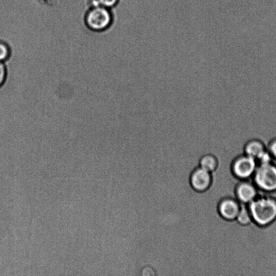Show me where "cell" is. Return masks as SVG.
<instances>
[{
  "mask_svg": "<svg viewBox=\"0 0 276 276\" xmlns=\"http://www.w3.org/2000/svg\"><path fill=\"white\" fill-rule=\"evenodd\" d=\"M248 207L253 222L259 226H267L276 220V199L273 197H257Z\"/></svg>",
  "mask_w": 276,
  "mask_h": 276,
  "instance_id": "6da1fadb",
  "label": "cell"
},
{
  "mask_svg": "<svg viewBox=\"0 0 276 276\" xmlns=\"http://www.w3.org/2000/svg\"><path fill=\"white\" fill-rule=\"evenodd\" d=\"M252 176L258 189L267 193L276 192V164L273 161L258 163Z\"/></svg>",
  "mask_w": 276,
  "mask_h": 276,
  "instance_id": "7a4b0ae2",
  "label": "cell"
},
{
  "mask_svg": "<svg viewBox=\"0 0 276 276\" xmlns=\"http://www.w3.org/2000/svg\"><path fill=\"white\" fill-rule=\"evenodd\" d=\"M257 165V161L255 159L243 153L235 156L229 168L235 177L243 180L253 176Z\"/></svg>",
  "mask_w": 276,
  "mask_h": 276,
  "instance_id": "3957f363",
  "label": "cell"
},
{
  "mask_svg": "<svg viewBox=\"0 0 276 276\" xmlns=\"http://www.w3.org/2000/svg\"><path fill=\"white\" fill-rule=\"evenodd\" d=\"M86 21L89 28L96 31H101L109 26L111 17L109 11L104 7H98L88 13Z\"/></svg>",
  "mask_w": 276,
  "mask_h": 276,
  "instance_id": "277c9868",
  "label": "cell"
},
{
  "mask_svg": "<svg viewBox=\"0 0 276 276\" xmlns=\"http://www.w3.org/2000/svg\"><path fill=\"white\" fill-rule=\"evenodd\" d=\"M241 204L236 199L227 197L221 199L218 205V212L220 217L231 222L235 220L239 212Z\"/></svg>",
  "mask_w": 276,
  "mask_h": 276,
  "instance_id": "5b68a950",
  "label": "cell"
},
{
  "mask_svg": "<svg viewBox=\"0 0 276 276\" xmlns=\"http://www.w3.org/2000/svg\"><path fill=\"white\" fill-rule=\"evenodd\" d=\"M212 182V173L200 167L192 171L190 176V183L195 191L198 192H205L210 188Z\"/></svg>",
  "mask_w": 276,
  "mask_h": 276,
  "instance_id": "8992f818",
  "label": "cell"
},
{
  "mask_svg": "<svg viewBox=\"0 0 276 276\" xmlns=\"http://www.w3.org/2000/svg\"><path fill=\"white\" fill-rule=\"evenodd\" d=\"M254 183L242 180L238 183L235 190L236 199L241 204L248 205L258 195V190Z\"/></svg>",
  "mask_w": 276,
  "mask_h": 276,
  "instance_id": "52a82bcc",
  "label": "cell"
},
{
  "mask_svg": "<svg viewBox=\"0 0 276 276\" xmlns=\"http://www.w3.org/2000/svg\"><path fill=\"white\" fill-rule=\"evenodd\" d=\"M267 152V145L258 138H251L246 141L243 146V153L258 161Z\"/></svg>",
  "mask_w": 276,
  "mask_h": 276,
  "instance_id": "ba28073f",
  "label": "cell"
},
{
  "mask_svg": "<svg viewBox=\"0 0 276 276\" xmlns=\"http://www.w3.org/2000/svg\"><path fill=\"white\" fill-rule=\"evenodd\" d=\"M199 167L209 172L213 173L220 165V159L217 155L212 152H207L201 155L199 161Z\"/></svg>",
  "mask_w": 276,
  "mask_h": 276,
  "instance_id": "9c48e42d",
  "label": "cell"
},
{
  "mask_svg": "<svg viewBox=\"0 0 276 276\" xmlns=\"http://www.w3.org/2000/svg\"><path fill=\"white\" fill-rule=\"evenodd\" d=\"M236 222L243 226H247L253 222L250 212L248 205L241 204V208L236 218Z\"/></svg>",
  "mask_w": 276,
  "mask_h": 276,
  "instance_id": "30bf717a",
  "label": "cell"
},
{
  "mask_svg": "<svg viewBox=\"0 0 276 276\" xmlns=\"http://www.w3.org/2000/svg\"><path fill=\"white\" fill-rule=\"evenodd\" d=\"M11 56V50L8 45L5 42L0 41V62H6Z\"/></svg>",
  "mask_w": 276,
  "mask_h": 276,
  "instance_id": "8fae6325",
  "label": "cell"
},
{
  "mask_svg": "<svg viewBox=\"0 0 276 276\" xmlns=\"http://www.w3.org/2000/svg\"><path fill=\"white\" fill-rule=\"evenodd\" d=\"M8 75L7 64L4 62H0V87L4 85Z\"/></svg>",
  "mask_w": 276,
  "mask_h": 276,
  "instance_id": "7c38bea8",
  "label": "cell"
},
{
  "mask_svg": "<svg viewBox=\"0 0 276 276\" xmlns=\"http://www.w3.org/2000/svg\"><path fill=\"white\" fill-rule=\"evenodd\" d=\"M266 145L268 153L273 160L276 161V137L272 138Z\"/></svg>",
  "mask_w": 276,
  "mask_h": 276,
  "instance_id": "4fadbf2b",
  "label": "cell"
},
{
  "mask_svg": "<svg viewBox=\"0 0 276 276\" xmlns=\"http://www.w3.org/2000/svg\"><path fill=\"white\" fill-rule=\"evenodd\" d=\"M156 276L155 271L150 266H145L141 271L140 276Z\"/></svg>",
  "mask_w": 276,
  "mask_h": 276,
  "instance_id": "5bb4252c",
  "label": "cell"
},
{
  "mask_svg": "<svg viewBox=\"0 0 276 276\" xmlns=\"http://www.w3.org/2000/svg\"><path fill=\"white\" fill-rule=\"evenodd\" d=\"M117 0H99V5L103 7H111L114 6Z\"/></svg>",
  "mask_w": 276,
  "mask_h": 276,
  "instance_id": "9a60e30c",
  "label": "cell"
}]
</instances>
